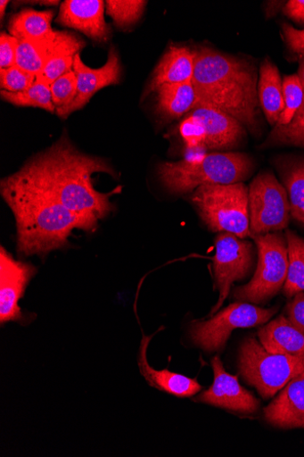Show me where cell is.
<instances>
[{
    "label": "cell",
    "instance_id": "cell-1",
    "mask_svg": "<svg viewBox=\"0 0 304 457\" xmlns=\"http://www.w3.org/2000/svg\"><path fill=\"white\" fill-rule=\"evenodd\" d=\"M95 173L116 178V172L105 160L80 153L66 135L47 151L29 160L18 172L67 209L100 220L113 211L111 197L119 193L120 188L110 193L97 191L93 183Z\"/></svg>",
    "mask_w": 304,
    "mask_h": 457
},
{
    "label": "cell",
    "instance_id": "cell-2",
    "mask_svg": "<svg viewBox=\"0 0 304 457\" xmlns=\"http://www.w3.org/2000/svg\"><path fill=\"white\" fill-rule=\"evenodd\" d=\"M0 192L16 220L20 254H48L65 246L74 230L98 226V220L67 209L18 173L2 180Z\"/></svg>",
    "mask_w": 304,
    "mask_h": 457
},
{
    "label": "cell",
    "instance_id": "cell-3",
    "mask_svg": "<svg viewBox=\"0 0 304 457\" xmlns=\"http://www.w3.org/2000/svg\"><path fill=\"white\" fill-rule=\"evenodd\" d=\"M193 85L199 106L218 109L254 132L259 105L257 75L251 63L211 49L195 52Z\"/></svg>",
    "mask_w": 304,
    "mask_h": 457
},
{
    "label": "cell",
    "instance_id": "cell-4",
    "mask_svg": "<svg viewBox=\"0 0 304 457\" xmlns=\"http://www.w3.org/2000/svg\"><path fill=\"white\" fill-rule=\"evenodd\" d=\"M251 159L241 153L210 154L179 162H162L160 182L172 194H186L204 185L241 183L251 174Z\"/></svg>",
    "mask_w": 304,
    "mask_h": 457
},
{
    "label": "cell",
    "instance_id": "cell-5",
    "mask_svg": "<svg viewBox=\"0 0 304 457\" xmlns=\"http://www.w3.org/2000/svg\"><path fill=\"white\" fill-rule=\"evenodd\" d=\"M206 226L213 232H227L244 239L250 231L249 189L242 183L204 185L191 198Z\"/></svg>",
    "mask_w": 304,
    "mask_h": 457
},
{
    "label": "cell",
    "instance_id": "cell-6",
    "mask_svg": "<svg viewBox=\"0 0 304 457\" xmlns=\"http://www.w3.org/2000/svg\"><path fill=\"white\" fill-rule=\"evenodd\" d=\"M239 353L240 376L265 399L274 397L304 370V357L270 353L255 338H247Z\"/></svg>",
    "mask_w": 304,
    "mask_h": 457
},
{
    "label": "cell",
    "instance_id": "cell-7",
    "mask_svg": "<svg viewBox=\"0 0 304 457\" xmlns=\"http://www.w3.org/2000/svg\"><path fill=\"white\" fill-rule=\"evenodd\" d=\"M258 265L252 279L237 287L234 298L239 303L264 304L275 297L287 278L289 268L286 236L280 232L253 237Z\"/></svg>",
    "mask_w": 304,
    "mask_h": 457
},
{
    "label": "cell",
    "instance_id": "cell-8",
    "mask_svg": "<svg viewBox=\"0 0 304 457\" xmlns=\"http://www.w3.org/2000/svg\"><path fill=\"white\" fill-rule=\"evenodd\" d=\"M276 312V308L263 309L237 302L208 320L193 322L190 337L194 345L204 352H219L225 348L234 329L266 324Z\"/></svg>",
    "mask_w": 304,
    "mask_h": 457
},
{
    "label": "cell",
    "instance_id": "cell-9",
    "mask_svg": "<svg viewBox=\"0 0 304 457\" xmlns=\"http://www.w3.org/2000/svg\"><path fill=\"white\" fill-rule=\"evenodd\" d=\"M290 215L286 189L273 174H259L249 189L250 231L252 238L287 228Z\"/></svg>",
    "mask_w": 304,
    "mask_h": 457
},
{
    "label": "cell",
    "instance_id": "cell-10",
    "mask_svg": "<svg viewBox=\"0 0 304 457\" xmlns=\"http://www.w3.org/2000/svg\"><path fill=\"white\" fill-rule=\"evenodd\" d=\"M252 243L234 234L223 232L215 239L213 273L220 297L210 314L218 312L227 299L233 284L247 278L254 264Z\"/></svg>",
    "mask_w": 304,
    "mask_h": 457
},
{
    "label": "cell",
    "instance_id": "cell-11",
    "mask_svg": "<svg viewBox=\"0 0 304 457\" xmlns=\"http://www.w3.org/2000/svg\"><path fill=\"white\" fill-rule=\"evenodd\" d=\"M36 271L33 265L16 261L2 246V252H0V323L21 321L24 319L19 303Z\"/></svg>",
    "mask_w": 304,
    "mask_h": 457
},
{
    "label": "cell",
    "instance_id": "cell-12",
    "mask_svg": "<svg viewBox=\"0 0 304 457\" xmlns=\"http://www.w3.org/2000/svg\"><path fill=\"white\" fill-rule=\"evenodd\" d=\"M211 366L214 373L213 384L194 401L238 413L256 412L259 406V400L240 385L237 377L226 370L220 357L215 356L211 360Z\"/></svg>",
    "mask_w": 304,
    "mask_h": 457
},
{
    "label": "cell",
    "instance_id": "cell-13",
    "mask_svg": "<svg viewBox=\"0 0 304 457\" xmlns=\"http://www.w3.org/2000/svg\"><path fill=\"white\" fill-rule=\"evenodd\" d=\"M73 71L78 79V95L63 119L83 108L102 89L118 85L121 77L120 61L114 47L109 51L107 62L99 69H92L84 64L78 54L75 56Z\"/></svg>",
    "mask_w": 304,
    "mask_h": 457
},
{
    "label": "cell",
    "instance_id": "cell-14",
    "mask_svg": "<svg viewBox=\"0 0 304 457\" xmlns=\"http://www.w3.org/2000/svg\"><path fill=\"white\" fill-rule=\"evenodd\" d=\"M104 7L103 0H66L62 4L57 22L102 43L108 40L111 34L104 19Z\"/></svg>",
    "mask_w": 304,
    "mask_h": 457
},
{
    "label": "cell",
    "instance_id": "cell-15",
    "mask_svg": "<svg viewBox=\"0 0 304 457\" xmlns=\"http://www.w3.org/2000/svg\"><path fill=\"white\" fill-rule=\"evenodd\" d=\"M267 421L277 428H304V370L265 408Z\"/></svg>",
    "mask_w": 304,
    "mask_h": 457
},
{
    "label": "cell",
    "instance_id": "cell-16",
    "mask_svg": "<svg viewBox=\"0 0 304 457\" xmlns=\"http://www.w3.org/2000/svg\"><path fill=\"white\" fill-rule=\"evenodd\" d=\"M190 114L201 124L208 150L234 148L245 135L242 124L238 120L218 109L199 106Z\"/></svg>",
    "mask_w": 304,
    "mask_h": 457
},
{
    "label": "cell",
    "instance_id": "cell-17",
    "mask_svg": "<svg viewBox=\"0 0 304 457\" xmlns=\"http://www.w3.org/2000/svg\"><path fill=\"white\" fill-rule=\"evenodd\" d=\"M152 337H144L139 354V367L143 377L152 387L169 395L186 398L193 397L203 390L196 379L169 371L152 368L147 359V349Z\"/></svg>",
    "mask_w": 304,
    "mask_h": 457
},
{
    "label": "cell",
    "instance_id": "cell-18",
    "mask_svg": "<svg viewBox=\"0 0 304 457\" xmlns=\"http://www.w3.org/2000/svg\"><path fill=\"white\" fill-rule=\"evenodd\" d=\"M195 53L186 47L168 48L156 67L148 92H156L165 85H179L193 80Z\"/></svg>",
    "mask_w": 304,
    "mask_h": 457
},
{
    "label": "cell",
    "instance_id": "cell-19",
    "mask_svg": "<svg viewBox=\"0 0 304 457\" xmlns=\"http://www.w3.org/2000/svg\"><path fill=\"white\" fill-rule=\"evenodd\" d=\"M258 337L270 353L304 357V334L285 316H279L260 328Z\"/></svg>",
    "mask_w": 304,
    "mask_h": 457
},
{
    "label": "cell",
    "instance_id": "cell-20",
    "mask_svg": "<svg viewBox=\"0 0 304 457\" xmlns=\"http://www.w3.org/2000/svg\"><path fill=\"white\" fill-rule=\"evenodd\" d=\"M54 16L53 11L24 10L12 18L9 26L11 35L33 43H53L57 34L52 27Z\"/></svg>",
    "mask_w": 304,
    "mask_h": 457
},
{
    "label": "cell",
    "instance_id": "cell-21",
    "mask_svg": "<svg viewBox=\"0 0 304 457\" xmlns=\"http://www.w3.org/2000/svg\"><path fill=\"white\" fill-rule=\"evenodd\" d=\"M258 98L268 121L275 127L284 108L283 86L278 68L269 59L260 67Z\"/></svg>",
    "mask_w": 304,
    "mask_h": 457
},
{
    "label": "cell",
    "instance_id": "cell-22",
    "mask_svg": "<svg viewBox=\"0 0 304 457\" xmlns=\"http://www.w3.org/2000/svg\"><path fill=\"white\" fill-rule=\"evenodd\" d=\"M85 46L84 41L68 31H57L52 54L41 76L50 86L73 69L75 56Z\"/></svg>",
    "mask_w": 304,
    "mask_h": 457
},
{
    "label": "cell",
    "instance_id": "cell-23",
    "mask_svg": "<svg viewBox=\"0 0 304 457\" xmlns=\"http://www.w3.org/2000/svg\"><path fill=\"white\" fill-rule=\"evenodd\" d=\"M157 93V110L168 119H177L191 112L198 104L193 80L179 85H165Z\"/></svg>",
    "mask_w": 304,
    "mask_h": 457
},
{
    "label": "cell",
    "instance_id": "cell-24",
    "mask_svg": "<svg viewBox=\"0 0 304 457\" xmlns=\"http://www.w3.org/2000/svg\"><path fill=\"white\" fill-rule=\"evenodd\" d=\"M289 268L283 286V295L292 298L304 292V239L292 231L286 230Z\"/></svg>",
    "mask_w": 304,
    "mask_h": 457
},
{
    "label": "cell",
    "instance_id": "cell-25",
    "mask_svg": "<svg viewBox=\"0 0 304 457\" xmlns=\"http://www.w3.org/2000/svg\"><path fill=\"white\" fill-rule=\"evenodd\" d=\"M2 98L15 106L36 107L50 112H56L51 86L41 76H37L33 85L23 92L2 91Z\"/></svg>",
    "mask_w": 304,
    "mask_h": 457
},
{
    "label": "cell",
    "instance_id": "cell-26",
    "mask_svg": "<svg viewBox=\"0 0 304 457\" xmlns=\"http://www.w3.org/2000/svg\"><path fill=\"white\" fill-rule=\"evenodd\" d=\"M298 75L304 94V54L300 56ZM267 142L304 147V95L302 104L292 121L286 126H275Z\"/></svg>",
    "mask_w": 304,
    "mask_h": 457
},
{
    "label": "cell",
    "instance_id": "cell-27",
    "mask_svg": "<svg viewBox=\"0 0 304 457\" xmlns=\"http://www.w3.org/2000/svg\"><path fill=\"white\" fill-rule=\"evenodd\" d=\"M53 44L54 41L42 44L19 39L16 66L35 76L40 75L50 59Z\"/></svg>",
    "mask_w": 304,
    "mask_h": 457
},
{
    "label": "cell",
    "instance_id": "cell-28",
    "mask_svg": "<svg viewBox=\"0 0 304 457\" xmlns=\"http://www.w3.org/2000/svg\"><path fill=\"white\" fill-rule=\"evenodd\" d=\"M291 216L299 220L304 213V160L292 163L283 175Z\"/></svg>",
    "mask_w": 304,
    "mask_h": 457
},
{
    "label": "cell",
    "instance_id": "cell-29",
    "mask_svg": "<svg viewBox=\"0 0 304 457\" xmlns=\"http://www.w3.org/2000/svg\"><path fill=\"white\" fill-rule=\"evenodd\" d=\"M107 12L119 28L136 23L143 16L147 2L143 0H108Z\"/></svg>",
    "mask_w": 304,
    "mask_h": 457
},
{
    "label": "cell",
    "instance_id": "cell-30",
    "mask_svg": "<svg viewBox=\"0 0 304 457\" xmlns=\"http://www.w3.org/2000/svg\"><path fill=\"white\" fill-rule=\"evenodd\" d=\"M51 90L56 113L63 119L78 95V79L73 69L56 79L51 86Z\"/></svg>",
    "mask_w": 304,
    "mask_h": 457
},
{
    "label": "cell",
    "instance_id": "cell-31",
    "mask_svg": "<svg viewBox=\"0 0 304 457\" xmlns=\"http://www.w3.org/2000/svg\"><path fill=\"white\" fill-rule=\"evenodd\" d=\"M181 137L185 142L187 158L193 159L205 155L206 134L200 123L192 114L183 120L180 127Z\"/></svg>",
    "mask_w": 304,
    "mask_h": 457
},
{
    "label": "cell",
    "instance_id": "cell-32",
    "mask_svg": "<svg viewBox=\"0 0 304 457\" xmlns=\"http://www.w3.org/2000/svg\"><path fill=\"white\" fill-rule=\"evenodd\" d=\"M283 86L284 108L276 126H286L290 123L303 101V88L298 74L285 76Z\"/></svg>",
    "mask_w": 304,
    "mask_h": 457
},
{
    "label": "cell",
    "instance_id": "cell-33",
    "mask_svg": "<svg viewBox=\"0 0 304 457\" xmlns=\"http://www.w3.org/2000/svg\"><path fill=\"white\" fill-rule=\"evenodd\" d=\"M37 76L29 73L18 66L0 70V87L3 91L21 93L29 89Z\"/></svg>",
    "mask_w": 304,
    "mask_h": 457
},
{
    "label": "cell",
    "instance_id": "cell-34",
    "mask_svg": "<svg viewBox=\"0 0 304 457\" xmlns=\"http://www.w3.org/2000/svg\"><path fill=\"white\" fill-rule=\"evenodd\" d=\"M18 45L17 37L2 32L0 35V68L9 69L16 65Z\"/></svg>",
    "mask_w": 304,
    "mask_h": 457
},
{
    "label": "cell",
    "instance_id": "cell-35",
    "mask_svg": "<svg viewBox=\"0 0 304 457\" xmlns=\"http://www.w3.org/2000/svg\"><path fill=\"white\" fill-rule=\"evenodd\" d=\"M286 306L288 320L304 334V292L294 295Z\"/></svg>",
    "mask_w": 304,
    "mask_h": 457
},
{
    "label": "cell",
    "instance_id": "cell-36",
    "mask_svg": "<svg viewBox=\"0 0 304 457\" xmlns=\"http://www.w3.org/2000/svg\"><path fill=\"white\" fill-rule=\"evenodd\" d=\"M282 29L288 48L300 56L304 54V29H296L286 23L283 24Z\"/></svg>",
    "mask_w": 304,
    "mask_h": 457
},
{
    "label": "cell",
    "instance_id": "cell-37",
    "mask_svg": "<svg viewBox=\"0 0 304 457\" xmlns=\"http://www.w3.org/2000/svg\"><path fill=\"white\" fill-rule=\"evenodd\" d=\"M283 13L298 24H304V0H291L284 8Z\"/></svg>",
    "mask_w": 304,
    "mask_h": 457
},
{
    "label": "cell",
    "instance_id": "cell-38",
    "mask_svg": "<svg viewBox=\"0 0 304 457\" xmlns=\"http://www.w3.org/2000/svg\"><path fill=\"white\" fill-rule=\"evenodd\" d=\"M9 4L10 2H8V0H2V2H0V17H2V20L4 18V13Z\"/></svg>",
    "mask_w": 304,
    "mask_h": 457
},
{
    "label": "cell",
    "instance_id": "cell-39",
    "mask_svg": "<svg viewBox=\"0 0 304 457\" xmlns=\"http://www.w3.org/2000/svg\"><path fill=\"white\" fill-rule=\"evenodd\" d=\"M299 222L304 224V213L302 214V216L298 220Z\"/></svg>",
    "mask_w": 304,
    "mask_h": 457
}]
</instances>
